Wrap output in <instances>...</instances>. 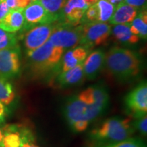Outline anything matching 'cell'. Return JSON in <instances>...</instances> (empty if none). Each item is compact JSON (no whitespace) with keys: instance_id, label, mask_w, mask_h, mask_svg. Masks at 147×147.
<instances>
[{"instance_id":"7a4b0ae2","label":"cell","mask_w":147,"mask_h":147,"mask_svg":"<svg viewBox=\"0 0 147 147\" xmlns=\"http://www.w3.org/2000/svg\"><path fill=\"white\" fill-rule=\"evenodd\" d=\"M135 131L131 117H113L106 119L89 133L91 147L107 145L127 139Z\"/></svg>"},{"instance_id":"d4e9b609","label":"cell","mask_w":147,"mask_h":147,"mask_svg":"<svg viewBox=\"0 0 147 147\" xmlns=\"http://www.w3.org/2000/svg\"><path fill=\"white\" fill-rule=\"evenodd\" d=\"M18 46V38L14 33L0 28V51Z\"/></svg>"},{"instance_id":"1f68e13d","label":"cell","mask_w":147,"mask_h":147,"mask_svg":"<svg viewBox=\"0 0 147 147\" xmlns=\"http://www.w3.org/2000/svg\"><path fill=\"white\" fill-rule=\"evenodd\" d=\"M16 9H24L32 3V0H16Z\"/></svg>"},{"instance_id":"44dd1931","label":"cell","mask_w":147,"mask_h":147,"mask_svg":"<svg viewBox=\"0 0 147 147\" xmlns=\"http://www.w3.org/2000/svg\"><path fill=\"white\" fill-rule=\"evenodd\" d=\"M67 0H40L45 10L54 20L55 23L61 21L62 11Z\"/></svg>"},{"instance_id":"f546056e","label":"cell","mask_w":147,"mask_h":147,"mask_svg":"<svg viewBox=\"0 0 147 147\" xmlns=\"http://www.w3.org/2000/svg\"><path fill=\"white\" fill-rule=\"evenodd\" d=\"M123 2L134 7L139 11L146 10V0H123Z\"/></svg>"},{"instance_id":"484cf974","label":"cell","mask_w":147,"mask_h":147,"mask_svg":"<svg viewBox=\"0 0 147 147\" xmlns=\"http://www.w3.org/2000/svg\"><path fill=\"white\" fill-rule=\"evenodd\" d=\"M95 147H146V144L140 138L130 137L119 142Z\"/></svg>"},{"instance_id":"8992f818","label":"cell","mask_w":147,"mask_h":147,"mask_svg":"<svg viewBox=\"0 0 147 147\" xmlns=\"http://www.w3.org/2000/svg\"><path fill=\"white\" fill-rule=\"evenodd\" d=\"M111 29L110 24L100 21L82 24L80 45L89 50L95 47L106 45L111 35Z\"/></svg>"},{"instance_id":"d6986e66","label":"cell","mask_w":147,"mask_h":147,"mask_svg":"<svg viewBox=\"0 0 147 147\" xmlns=\"http://www.w3.org/2000/svg\"><path fill=\"white\" fill-rule=\"evenodd\" d=\"M3 146L20 147L21 135L19 132V125H6L3 128Z\"/></svg>"},{"instance_id":"ba28073f","label":"cell","mask_w":147,"mask_h":147,"mask_svg":"<svg viewBox=\"0 0 147 147\" xmlns=\"http://www.w3.org/2000/svg\"><path fill=\"white\" fill-rule=\"evenodd\" d=\"M20 56L18 45L0 51V78L9 80L18 76L21 69Z\"/></svg>"},{"instance_id":"cb8c5ba5","label":"cell","mask_w":147,"mask_h":147,"mask_svg":"<svg viewBox=\"0 0 147 147\" xmlns=\"http://www.w3.org/2000/svg\"><path fill=\"white\" fill-rule=\"evenodd\" d=\"M19 132L21 140L20 147H40L37 144L36 137L30 129L19 125Z\"/></svg>"},{"instance_id":"e0dca14e","label":"cell","mask_w":147,"mask_h":147,"mask_svg":"<svg viewBox=\"0 0 147 147\" xmlns=\"http://www.w3.org/2000/svg\"><path fill=\"white\" fill-rule=\"evenodd\" d=\"M138 12V9L122 1L116 6L115 12L110 18L109 23L112 25L130 24Z\"/></svg>"},{"instance_id":"5b68a950","label":"cell","mask_w":147,"mask_h":147,"mask_svg":"<svg viewBox=\"0 0 147 147\" xmlns=\"http://www.w3.org/2000/svg\"><path fill=\"white\" fill-rule=\"evenodd\" d=\"M82 37V25H71L57 23L55 24L49 41L56 47L67 51L74 49L80 44Z\"/></svg>"},{"instance_id":"8d00e7d4","label":"cell","mask_w":147,"mask_h":147,"mask_svg":"<svg viewBox=\"0 0 147 147\" xmlns=\"http://www.w3.org/2000/svg\"><path fill=\"white\" fill-rule=\"evenodd\" d=\"M5 1V0H0V3L2 2V1Z\"/></svg>"},{"instance_id":"3957f363","label":"cell","mask_w":147,"mask_h":147,"mask_svg":"<svg viewBox=\"0 0 147 147\" xmlns=\"http://www.w3.org/2000/svg\"><path fill=\"white\" fill-rule=\"evenodd\" d=\"M64 51L48 40L34 51H27V61L33 76L41 78L57 71Z\"/></svg>"},{"instance_id":"d590c367","label":"cell","mask_w":147,"mask_h":147,"mask_svg":"<svg viewBox=\"0 0 147 147\" xmlns=\"http://www.w3.org/2000/svg\"><path fill=\"white\" fill-rule=\"evenodd\" d=\"M2 140H3V133H2V131H1V129H0V147H3Z\"/></svg>"},{"instance_id":"7402d4cb","label":"cell","mask_w":147,"mask_h":147,"mask_svg":"<svg viewBox=\"0 0 147 147\" xmlns=\"http://www.w3.org/2000/svg\"><path fill=\"white\" fill-rule=\"evenodd\" d=\"M15 98L13 87L8 80L0 78V102L9 105Z\"/></svg>"},{"instance_id":"277c9868","label":"cell","mask_w":147,"mask_h":147,"mask_svg":"<svg viewBox=\"0 0 147 147\" xmlns=\"http://www.w3.org/2000/svg\"><path fill=\"white\" fill-rule=\"evenodd\" d=\"M105 112V110L98 106L84 104L79 100L76 95L69 97L63 107V115L69 125L78 121L91 123Z\"/></svg>"},{"instance_id":"f1b7e54d","label":"cell","mask_w":147,"mask_h":147,"mask_svg":"<svg viewBox=\"0 0 147 147\" xmlns=\"http://www.w3.org/2000/svg\"><path fill=\"white\" fill-rule=\"evenodd\" d=\"M89 123H90L88 121H78L73 123L72 124L69 125V127H70L71 130L75 133H81V132L86 131V129L89 127Z\"/></svg>"},{"instance_id":"9c48e42d","label":"cell","mask_w":147,"mask_h":147,"mask_svg":"<svg viewBox=\"0 0 147 147\" xmlns=\"http://www.w3.org/2000/svg\"><path fill=\"white\" fill-rule=\"evenodd\" d=\"M76 96L84 104L98 106L106 111L110 104L109 92L106 86L103 83H97L89 87Z\"/></svg>"},{"instance_id":"9a60e30c","label":"cell","mask_w":147,"mask_h":147,"mask_svg":"<svg viewBox=\"0 0 147 147\" xmlns=\"http://www.w3.org/2000/svg\"><path fill=\"white\" fill-rule=\"evenodd\" d=\"M84 78L82 63L79 64L68 71L57 74L55 84L57 87L64 89L78 85Z\"/></svg>"},{"instance_id":"5bb4252c","label":"cell","mask_w":147,"mask_h":147,"mask_svg":"<svg viewBox=\"0 0 147 147\" xmlns=\"http://www.w3.org/2000/svg\"><path fill=\"white\" fill-rule=\"evenodd\" d=\"M89 49L82 46L67 51L65 54L62 56L59 64L57 68L59 73L68 71L79 64L83 63L89 53Z\"/></svg>"},{"instance_id":"d6a6232c","label":"cell","mask_w":147,"mask_h":147,"mask_svg":"<svg viewBox=\"0 0 147 147\" xmlns=\"http://www.w3.org/2000/svg\"><path fill=\"white\" fill-rule=\"evenodd\" d=\"M5 108L3 104L0 102V122H3L5 119Z\"/></svg>"},{"instance_id":"4fadbf2b","label":"cell","mask_w":147,"mask_h":147,"mask_svg":"<svg viewBox=\"0 0 147 147\" xmlns=\"http://www.w3.org/2000/svg\"><path fill=\"white\" fill-rule=\"evenodd\" d=\"M106 53L102 49H97L86 57L82 63L84 78L93 80L97 78L104 67Z\"/></svg>"},{"instance_id":"6da1fadb","label":"cell","mask_w":147,"mask_h":147,"mask_svg":"<svg viewBox=\"0 0 147 147\" xmlns=\"http://www.w3.org/2000/svg\"><path fill=\"white\" fill-rule=\"evenodd\" d=\"M104 67L117 82L129 83L139 78L144 64L138 53L115 47L106 53Z\"/></svg>"},{"instance_id":"52a82bcc","label":"cell","mask_w":147,"mask_h":147,"mask_svg":"<svg viewBox=\"0 0 147 147\" xmlns=\"http://www.w3.org/2000/svg\"><path fill=\"white\" fill-rule=\"evenodd\" d=\"M126 113L132 119L146 115L147 113V83L143 80L125 97Z\"/></svg>"},{"instance_id":"7c38bea8","label":"cell","mask_w":147,"mask_h":147,"mask_svg":"<svg viewBox=\"0 0 147 147\" xmlns=\"http://www.w3.org/2000/svg\"><path fill=\"white\" fill-rule=\"evenodd\" d=\"M89 7L84 0H67L59 23L79 25L81 23L84 12Z\"/></svg>"},{"instance_id":"4dcf8cb0","label":"cell","mask_w":147,"mask_h":147,"mask_svg":"<svg viewBox=\"0 0 147 147\" xmlns=\"http://www.w3.org/2000/svg\"><path fill=\"white\" fill-rule=\"evenodd\" d=\"M10 10L9 9L5 1L0 3V21H2L5 17V16L8 14Z\"/></svg>"},{"instance_id":"30bf717a","label":"cell","mask_w":147,"mask_h":147,"mask_svg":"<svg viewBox=\"0 0 147 147\" xmlns=\"http://www.w3.org/2000/svg\"><path fill=\"white\" fill-rule=\"evenodd\" d=\"M54 27V23L42 24L27 30L23 38L26 51H34L46 43L50 38Z\"/></svg>"},{"instance_id":"74e56055","label":"cell","mask_w":147,"mask_h":147,"mask_svg":"<svg viewBox=\"0 0 147 147\" xmlns=\"http://www.w3.org/2000/svg\"><path fill=\"white\" fill-rule=\"evenodd\" d=\"M38 1V0H32V2H33V1Z\"/></svg>"},{"instance_id":"e575fe53","label":"cell","mask_w":147,"mask_h":147,"mask_svg":"<svg viewBox=\"0 0 147 147\" xmlns=\"http://www.w3.org/2000/svg\"><path fill=\"white\" fill-rule=\"evenodd\" d=\"M108 1H109L110 2L112 3V4H113L116 7L117 5L119 4V3H120L121 2H122L123 0H108Z\"/></svg>"},{"instance_id":"4316f807","label":"cell","mask_w":147,"mask_h":147,"mask_svg":"<svg viewBox=\"0 0 147 147\" xmlns=\"http://www.w3.org/2000/svg\"><path fill=\"white\" fill-rule=\"evenodd\" d=\"M99 21V10L97 4L90 5L84 12L81 23H89Z\"/></svg>"},{"instance_id":"836d02e7","label":"cell","mask_w":147,"mask_h":147,"mask_svg":"<svg viewBox=\"0 0 147 147\" xmlns=\"http://www.w3.org/2000/svg\"><path fill=\"white\" fill-rule=\"evenodd\" d=\"M5 3L10 10H14L16 9V0H5Z\"/></svg>"},{"instance_id":"83f0119b","label":"cell","mask_w":147,"mask_h":147,"mask_svg":"<svg viewBox=\"0 0 147 147\" xmlns=\"http://www.w3.org/2000/svg\"><path fill=\"white\" fill-rule=\"evenodd\" d=\"M133 126L135 131L146 137L147 134V115L133 119Z\"/></svg>"},{"instance_id":"ffe728a7","label":"cell","mask_w":147,"mask_h":147,"mask_svg":"<svg viewBox=\"0 0 147 147\" xmlns=\"http://www.w3.org/2000/svg\"><path fill=\"white\" fill-rule=\"evenodd\" d=\"M130 29L139 38L146 40L147 37V12L146 10L139 11L136 16L130 23Z\"/></svg>"},{"instance_id":"ac0fdd59","label":"cell","mask_w":147,"mask_h":147,"mask_svg":"<svg viewBox=\"0 0 147 147\" xmlns=\"http://www.w3.org/2000/svg\"><path fill=\"white\" fill-rule=\"evenodd\" d=\"M111 34L116 42L125 46H133L139 42L140 38L131 32L130 24L114 25Z\"/></svg>"},{"instance_id":"2e32d148","label":"cell","mask_w":147,"mask_h":147,"mask_svg":"<svg viewBox=\"0 0 147 147\" xmlns=\"http://www.w3.org/2000/svg\"><path fill=\"white\" fill-rule=\"evenodd\" d=\"M25 25V17L23 9L10 10L2 21H0V28L4 31L14 33L23 29Z\"/></svg>"},{"instance_id":"8fae6325","label":"cell","mask_w":147,"mask_h":147,"mask_svg":"<svg viewBox=\"0 0 147 147\" xmlns=\"http://www.w3.org/2000/svg\"><path fill=\"white\" fill-rule=\"evenodd\" d=\"M25 25L23 30L27 31L36 25L42 24L54 23V20L48 13L40 0L33 1L28 6L23 9Z\"/></svg>"},{"instance_id":"603a6c76","label":"cell","mask_w":147,"mask_h":147,"mask_svg":"<svg viewBox=\"0 0 147 147\" xmlns=\"http://www.w3.org/2000/svg\"><path fill=\"white\" fill-rule=\"evenodd\" d=\"M96 4L99 10V21L103 23L109 21L116 7L108 0H99Z\"/></svg>"}]
</instances>
